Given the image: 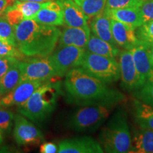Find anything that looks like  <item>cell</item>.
<instances>
[{
  "label": "cell",
  "mask_w": 153,
  "mask_h": 153,
  "mask_svg": "<svg viewBox=\"0 0 153 153\" xmlns=\"http://www.w3.org/2000/svg\"><path fill=\"white\" fill-rule=\"evenodd\" d=\"M59 89V84L46 82L36 89L26 103L19 107V112L35 123L43 121L56 106Z\"/></svg>",
  "instance_id": "277c9868"
},
{
  "label": "cell",
  "mask_w": 153,
  "mask_h": 153,
  "mask_svg": "<svg viewBox=\"0 0 153 153\" xmlns=\"http://www.w3.org/2000/svg\"><path fill=\"white\" fill-rule=\"evenodd\" d=\"M0 56L15 57L19 60H22L24 56L16 46L9 45L0 40Z\"/></svg>",
  "instance_id": "4dcf8cb0"
},
{
  "label": "cell",
  "mask_w": 153,
  "mask_h": 153,
  "mask_svg": "<svg viewBox=\"0 0 153 153\" xmlns=\"http://www.w3.org/2000/svg\"><path fill=\"white\" fill-rule=\"evenodd\" d=\"M90 30L94 36L117 46L113 38L111 18L104 11L91 18Z\"/></svg>",
  "instance_id": "ffe728a7"
},
{
  "label": "cell",
  "mask_w": 153,
  "mask_h": 153,
  "mask_svg": "<svg viewBox=\"0 0 153 153\" xmlns=\"http://www.w3.org/2000/svg\"><path fill=\"white\" fill-rule=\"evenodd\" d=\"M31 19L43 25L60 26L64 25L62 9L55 1H51L45 7L42 8Z\"/></svg>",
  "instance_id": "ac0fdd59"
},
{
  "label": "cell",
  "mask_w": 153,
  "mask_h": 153,
  "mask_svg": "<svg viewBox=\"0 0 153 153\" xmlns=\"http://www.w3.org/2000/svg\"><path fill=\"white\" fill-rule=\"evenodd\" d=\"M20 82L25 80L48 82L56 76L54 69L48 57H33L28 60H20Z\"/></svg>",
  "instance_id": "ba28073f"
},
{
  "label": "cell",
  "mask_w": 153,
  "mask_h": 153,
  "mask_svg": "<svg viewBox=\"0 0 153 153\" xmlns=\"http://www.w3.org/2000/svg\"><path fill=\"white\" fill-rule=\"evenodd\" d=\"M79 68L106 84L120 79L119 65L116 59L95 54L86 50Z\"/></svg>",
  "instance_id": "8992f818"
},
{
  "label": "cell",
  "mask_w": 153,
  "mask_h": 153,
  "mask_svg": "<svg viewBox=\"0 0 153 153\" xmlns=\"http://www.w3.org/2000/svg\"><path fill=\"white\" fill-rule=\"evenodd\" d=\"M143 24L153 20V0H148L140 7Z\"/></svg>",
  "instance_id": "d6a6232c"
},
{
  "label": "cell",
  "mask_w": 153,
  "mask_h": 153,
  "mask_svg": "<svg viewBox=\"0 0 153 153\" xmlns=\"http://www.w3.org/2000/svg\"><path fill=\"white\" fill-rule=\"evenodd\" d=\"M13 135L16 142L22 145H36L43 140L41 131L22 115L14 116Z\"/></svg>",
  "instance_id": "30bf717a"
},
{
  "label": "cell",
  "mask_w": 153,
  "mask_h": 153,
  "mask_svg": "<svg viewBox=\"0 0 153 153\" xmlns=\"http://www.w3.org/2000/svg\"><path fill=\"white\" fill-rule=\"evenodd\" d=\"M20 60H17L11 65L4 76L0 80V97L12 91L21 80V71L19 68Z\"/></svg>",
  "instance_id": "7402d4cb"
},
{
  "label": "cell",
  "mask_w": 153,
  "mask_h": 153,
  "mask_svg": "<svg viewBox=\"0 0 153 153\" xmlns=\"http://www.w3.org/2000/svg\"><path fill=\"white\" fill-rule=\"evenodd\" d=\"M121 101L114 99L85 105L74 113L69 120V126L77 132L94 131L106 121Z\"/></svg>",
  "instance_id": "5b68a950"
},
{
  "label": "cell",
  "mask_w": 153,
  "mask_h": 153,
  "mask_svg": "<svg viewBox=\"0 0 153 153\" xmlns=\"http://www.w3.org/2000/svg\"><path fill=\"white\" fill-rule=\"evenodd\" d=\"M23 1H35V2L43 3V2H46V1H55V0H23Z\"/></svg>",
  "instance_id": "74e56055"
},
{
  "label": "cell",
  "mask_w": 153,
  "mask_h": 153,
  "mask_svg": "<svg viewBox=\"0 0 153 153\" xmlns=\"http://www.w3.org/2000/svg\"><path fill=\"white\" fill-rule=\"evenodd\" d=\"M148 52L151 65L153 69V43H148Z\"/></svg>",
  "instance_id": "8d00e7d4"
},
{
  "label": "cell",
  "mask_w": 153,
  "mask_h": 153,
  "mask_svg": "<svg viewBox=\"0 0 153 153\" xmlns=\"http://www.w3.org/2000/svg\"><path fill=\"white\" fill-rule=\"evenodd\" d=\"M134 96L137 100L153 106V73L139 89L135 91Z\"/></svg>",
  "instance_id": "484cf974"
},
{
  "label": "cell",
  "mask_w": 153,
  "mask_h": 153,
  "mask_svg": "<svg viewBox=\"0 0 153 153\" xmlns=\"http://www.w3.org/2000/svg\"><path fill=\"white\" fill-rule=\"evenodd\" d=\"M85 50L95 54L115 59L119 56L121 51L119 47L101 39L91 33Z\"/></svg>",
  "instance_id": "44dd1931"
},
{
  "label": "cell",
  "mask_w": 153,
  "mask_h": 153,
  "mask_svg": "<svg viewBox=\"0 0 153 153\" xmlns=\"http://www.w3.org/2000/svg\"><path fill=\"white\" fill-rule=\"evenodd\" d=\"M62 9L64 24L68 27H79L90 29L89 19L73 0H56Z\"/></svg>",
  "instance_id": "4fadbf2b"
},
{
  "label": "cell",
  "mask_w": 153,
  "mask_h": 153,
  "mask_svg": "<svg viewBox=\"0 0 153 153\" xmlns=\"http://www.w3.org/2000/svg\"><path fill=\"white\" fill-rule=\"evenodd\" d=\"M138 39L145 43H153V20L145 22L135 29Z\"/></svg>",
  "instance_id": "83f0119b"
},
{
  "label": "cell",
  "mask_w": 153,
  "mask_h": 153,
  "mask_svg": "<svg viewBox=\"0 0 153 153\" xmlns=\"http://www.w3.org/2000/svg\"><path fill=\"white\" fill-rule=\"evenodd\" d=\"M3 142V137H2V131L0 130V145Z\"/></svg>",
  "instance_id": "f35d334b"
},
{
  "label": "cell",
  "mask_w": 153,
  "mask_h": 153,
  "mask_svg": "<svg viewBox=\"0 0 153 153\" xmlns=\"http://www.w3.org/2000/svg\"><path fill=\"white\" fill-rule=\"evenodd\" d=\"M131 51L133 54V60L141 87L153 73V69L151 65L148 52V43L141 41L140 43Z\"/></svg>",
  "instance_id": "9a60e30c"
},
{
  "label": "cell",
  "mask_w": 153,
  "mask_h": 153,
  "mask_svg": "<svg viewBox=\"0 0 153 153\" xmlns=\"http://www.w3.org/2000/svg\"><path fill=\"white\" fill-rule=\"evenodd\" d=\"M120 79L122 85L128 91H135L140 87L133 54L131 50H122L119 56Z\"/></svg>",
  "instance_id": "8fae6325"
},
{
  "label": "cell",
  "mask_w": 153,
  "mask_h": 153,
  "mask_svg": "<svg viewBox=\"0 0 153 153\" xmlns=\"http://www.w3.org/2000/svg\"><path fill=\"white\" fill-rule=\"evenodd\" d=\"M0 40L16 47L14 28L4 15L0 17Z\"/></svg>",
  "instance_id": "4316f807"
},
{
  "label": "cell",
  "mask_w": 153,
  "mask_h": 153,
  "mask_svg": "<svg viewBox=\"0 0 153 153\" xmlns=\"http://www.w3.org/2000/svg\"><path fill=\"white\" fill-rule=\"evenodd\" d=\"M59 153H103L99 141L89 136L63 140L58 145Z\"/></svg>",
  "instance_id": "7c38bea8"
},
{
  "label": "cell",
  "mask_w": 153,
  "mask_h": 153,
  "mask_svg": "<svg viewBox=\"0 0 153 153\" xmlns=\"http://www.w3.org/2000/svg\"><path fill=\"white\" fill-rule=\"evenodd\" d=\"M137 2L139 3L140 7V6H141V4H143L144 2H145V1H148V0H137Z\"/></svg>",
  "instance_id": "ab89813d"
},
{
  "label": "cell",
  "mask_w": 153,
  "mask_h": 153,
  "mask_svg": "<svg viewBox=\"0 0 153 153\" xmlns=\"http://www.w3.org/2000/svg\"><path fill=\"white\" fill-rule=\"evenodd\" d=\"M3 15L14 28L24 20L22 11L17 8L14 4L7 7L4 11Z\"/></svg>",
  "instance_id": "f1b7e54d"
},
{
  "label": "cell",
  "mask_w": 153,
  "mask_h": 153,
  "mask_svg": "<svg viewBox=\"0 0 153 153\" xmlns=\"http://www.w3.org/2000/svg\"><path fill=\"white\" fill-rule=\"evenodd\" d=\"M19 1H23V0H19Z\"/></svg>",
  "instance_id": "b9f144b4"
},
{
  "label": "cell",
  "mask_w": 153,
  "mask_h": 153,
  "mask_svg": "<svg viewBox=\"0 0 153 153\" xmlns=\"http://www.w3.org/2000/svg\"><path fill=\"white\" fill-rule=\"evenodd\" d=\"M46 82L25 80L20 82L16 87L0 98V108L21 106L31 97L34 91Z\"/></svg>",
  "instance_id": "9c48e42d"
},
{
  "label": "cell",
  "mask_w": 153,
  "mask_h": 153,
  "mask_svg": "<svg viewBox=\"0 0 153 153\" xmlns=\"http://www.w3.org/2000/svg\"><path fill=\"white\" fill-rule=\"evenodd\" d=\"M58 152V146L54 143H43L40 147V152L41 153H55Z\"/></svg>",
  "instance_id": "e575fe53"
},
{
  "label": "cell",
  "mask_w": 153,
  "mask_h": 153,
  "mask_svg": "<svg viewBox=\"0 0 153 153\" xmlns=\"http://www.w3.org/2000/svg\"><path fill=\"white\" fill-rule=\"evenodd\" d=\"M135 119L137 126L153 131V106L135 101Z\"/></svg>",
  "instance_id": "603a6c76"
},
{
  "label": "cell",
  "mask_w": 153,
  "mask_h": 153,
  "mask_svg": "<svg viewBox=\"0 0 153 153\" xmlns=\"http://www.w3.org/2000/svg\"><path fill=\"white\" fill-rule=\"evenodd\" d=\"M105 12L111 19L127 25L136 29L143 24L140 7H130L124 8L104 9Z\"/></svg>",
  "instance_id": "e0dca14e"
},
{
  "label": "cell",
  "mask_w": 153,
  "mask_h": 153,
  "mask_svg": "<svg viewBox=\"0 0 153 153\" xmlns=\"http://www.w3.org/2000/svg\"><path fill=\"white\" fill-rule=\"evenodd\" d=\"M16 0H0V14H4V11L8 7L14 5Z\"/></svg>",
  "instance_id": "d590c367"
},
{
  "label": "cell",
  "mask_w": 153,
  "mask_h": 153,
  "mask_svg": "<svg viewBox=\"0 0 153 153\" xmlns=\"http://www.w3.org/2000/svg\"><path fill=\"white\" fill-rule=\"evenodd\" d=\"M90 29L66 26L61 31L57 43V47L73 45L85 49L90 37Z\"/></svg>",
  "instance_id": "2e32d148"
},
{
  "label": "cell",
  "mask_w": 153,
  "mask_h": 153,
  "mask_svg": "<svg viewBox=\"0 0 153 153\" xmlns=\"http://www.w3.org/2000/svg\"><path fill=\"white\" fill-rule=\"evenodd\" d=\"M99 143L104 152L108 153L130 152L132 137L127 114L123 109H118L99 135Z\"/></svg>",
  "instance_id": "3957f363"
},
{
  "label": "cell",
  "mask_w": 153,
  "mask_h": 153,
  "mask_svg": "<svg viewBox=\"0 0 153 153\" xmlns=\"http://www.w3.org/2000/svg\"><path fill=\"white\" fill-rule=\"evenodd\" d=\"M111 26L113 38L118 47L123 50H131L140 43L134 28L111 19Z\"/></svg>",
  "instance_id": "5bb4252c"
},
{
  "label": "cell",
  "mask_w": 153,
  "mask_h": 153,
  "mask_svg": "<svg viewBox=\"0 0 153 153\" xmlns=\"http://www.w3.org/2000/svg\"><path fill=\"white\" fill-rule=\"evenodd\" d=\"M13 119H14L13 112L4 108H0V130L2 133H7L10 131Z\"/></svg>",
  "instance_id": "f546056e"
},
{
  "label": "cell",
  "mask_w": 153,
  "mask_h": 153,
  "mask_svg": "<svg viewBox=\"0 0 153 153\" xmlns=\"http://www.w3.org/2000/svg\"><path fill=\"white\" fill-rule=\"evenodd\" d=\"M64 87L68 99L82 105L125 99L121 93L111 89L106 83L90 75L79 67L72 69L65 74Z\"/></svg>",
  "instance_id": "6da1fadb"
},
{
  "label": "cell",
  "mask_w": 153,
  "mask_h": 153,
  "mask_svg": "<svg viewBox=\"0 0 153 153\" xmlns=\"http://www.w3.org/2000/svg\"><path fill=\"white\" fill-rule=\"evenodd\" d=\"M16 47L24 56L48 57L56 48L61 30L57 26L24 19L15 26Z\"/></svg>",
  "instance_id": "7a4b0ae2"
},
{
  "label": "cell",
  "mask_w": 153,
  "mask_h": 153,
  "mask_svg": "<svg viewBox=\"0 0 153 153\" xmlns=\"http://www.w3.org/2000/svg\"><path fill=\"white\" fill-rule=\"evenodd\" d=\"M49 1L39 3L30 1H19L16 0L14 5L20 9L24 14V19H31L39 10L45 7L48 4Z\"/></svg>",
  "instance_id": "d4e9b609"
},
{
  "label": "cell",
  "mask_w": 153,
  "mask_h": 153,
  "mask_svg": "<svg viewBox=\"0 0 153 153\" xmlns=\"http://www.w3.org/2000/svg\"><path fill=\"white\" fill-rule=\"evenodd\" d=\"M17 60H19V59L15 58V57L0 56V80L7 73L11 65L14 62H16Z\"/></svg>",
  "instance_id": "836d02e7"
},
{
  "label": "cell",
  "mask_w": 153,
  "mask_h": 153,
  "mask_svg": "<svg viewBox=\"0 0 153 153\" xmlns=\"http://www.w3.org/2000/svg\"><path fill=\"white\" fill-rule=\"evenodd\" d=\"M85 52V49L73 45L57 47L48 56V59L56 76L62 77L70 70L79 68Z\"/></svg>",
  "instance_id": "52a82bcc"
},
{
  "label": "cell",
  "mask_w": 153,
  "mask_h": 153,
  "mask_svg": "<svg viewBox=\"0 0 153 153\" xmlns=\"http://www.w3.org/2000/svg\"><path fill=\"white\" fill-rule=\"evenodd\" d=\"M2 15H3V14H0V17H1V16H2Z\"/></svg>",
  "instance_id": "60d3db41"
},
{
  "label": "cell",
  "mask_w": 153,
  "mask_h": 153,
  "mask_svg": "<svg viewBox=\"0 0 153 153\" xmlns=\"http://www.w3.org/2000/svg\"><path fill=\"white\" fill-rule=\"evenodd\" d=\"M73 1L82 9L89 19L103 12L106 3V0H73Z\"/></svg>",
  "instance_id": "cb8c5ba5"
},
{
  "label": "cell",
  "mask_w": 153,
  "mask_h": 153,
  "mask_svg": "<svg viewBox=\"0 0 153 153\" xmlns=\"http://www.w3.org/2000/svg\"><path fill=\"white\" fill-rule=\"evenodd\" d=\"M130 7H140V4L137 0H106L104 9H119Z\"/></svg>",
  "instance_id": "1f68e13d"
},
{
  "label": "cell",
  "mask_w": 153,
  "mask_h": 153,
  "mask_svg": "<svg viewBox=\"0 0 153 153\" xmlns=\"http://www.w3.org/2000/svg\"><path fill=\"white\" fill-rule=\"evenodd\" d=\"M130 152L153 153V131L137 126L133 131Z\"/></svg>",
  "instance_id": "d6986e66"
}]
</instances>
